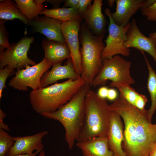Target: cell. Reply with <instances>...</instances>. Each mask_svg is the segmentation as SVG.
<instances>
[{
  "instance_id": "41",
  "label": "cell",
  "mask_w": 156,
  "mask_h": 156,
  "mask_svg": "<svg viewBox=\"0 0 156 156\" xmlns=\"http://www.w3.org/2000/svg\"><path fill=\"white\" fill-rule=\"evenodd\" d=\"M46 0H34V2L37 4H42L43 3L46 1Z\"/></svg>"
},
{
  "instance_id": "11",
  "label": "cell",
  "mask_w": 156,
  "mask_h": 156,
  "mask_svg": "<svg viewBox=\"0 0 156 156\" xmlns=\"http://www.w3.org/2000/svg\"><path fill=\"white\" fill-rule=\"evenodd\" d=\"M127 35L125 42L127 48H133L141 51H146L151 56L156 63V39L144 35L138 28L134 18L131 20Z\"/></svg>"
},
{
  "instance_id": "19",
  "label": "cell",
  "mask_w": 156,
  "mask_h": 156,
  "mask_svg": "<svg viewBox=\"0 0 156 156\" xmlns=\"http://www.w3.org/2000/svg\"><path fill=\"white\" fill-rule=\"evenodd\" d=\"M76 146L81 151L83 156H113L108 146L107 137H98L77 142Z\"/></svg>"
},
{
  "instance_id": "26",
  "label": "cell",
  "mask_w": 156,
  "mask_h": 156,
  "mask_svg": "<svg viewBox=\"0 0 156 156\" xmlns=\"http://www.w3.org/2000/svg\"><path fill=\"white\" fill-rule=\"evenodd\" d=\"M14 69L8 66H5L3 68L0 69V99L2 96L3 89L6 87L5 82L7 78L15 74Z\"/></svg>"
},
{
  "instance_id": "8",
  "label": "cell",
  "mask_w": 156,
  "mask_h": 156,
  "mask_svg": "<svg viewBox=\"0 0 156 156\" xmlns=\"http://www.w3.org/2000/svg\"><path fill=\"white\" fill-rule=\"evenodd\" d=\"M52 66L47 59H43L35 65H27L25 68L17 70L15 76L10 80L8 85L19 90L25 91L28 87L36 90L41 87L40 79L43 75Z\"/></svg>"
},
{
  "instance_id": "33",
  "label": "cell",
  "mask_w": 156,
  "mask_h": 156,
  "mask_svg": "<svg viewBox=\"0 0 156 156\" xmlns=\"http://www.w3.org/2000/svg\"><path fill=\"white\" fill-rule=\"evenodd\" d=\"M118 93L116 90L113 88L109 89L107 98L109 100L114 101L117 98Z\"/></svg>"
},
{
  "instance_id": "9",
  "label": "cell",
  "mask_w": 156,
  "mask_h": 156,
  "mask_svg": "<svg viewBox=\"0 0 156 156\" xmlns=\"http://www.w3.org/2000/svg\"><path fill=\"white\" fill-rule=\"evenodd\" d=\"M33 37H25L11 45V49L0 51V69L8 66L17 70L25 68L27 65H35V62L29 58L27 52L34 41Z\"/></svg>"
},
{
  "instance_id": "42",
  "label": "cell",
  "mask_w": 156,
  "mask_h": 156,
  "mask_svg": "<svg viewBox=\"0 0 156 156\" xmlns=\"http://www.w3.org/2000/svg\"><path fill=\"white\" fill-rule=\"evenodd\" d=\"M37 156H46L44 151L42 150L38 154Z\"/></svg>"
},
{
  "instance_id": "24",
  "label": "cell",
  "mask_w": 156,
  "mask_h": 156,
  "mask_svg": "<svg viewBox=\"0 0 156 156\" xmlns=\"http://www.w3.org/2000/svg\"><path fill=\"white\" fill-rule=\"evenodd\" d=\"M111 87L116 88L124 98L131 104L134 105L135 100L139 93L131 87L130 85L112 84H109Z\"/></svg>"
},
{
  "instance_id": "39",
  "label": "cell",
  "mask_w": 156,
  "mask_h": 156,
  "mask_svg": "<svg viewBox=\"0 0 156 156\" xmlns=\"http://www.w3.org/2000/svg\"><path fill=\"white\" fill-rule=\"evenodd\" d=\"M115 0H107L108 4L110 7H112L114 5V3L115 2Z\"/></svg>"
},
{
  "instance_id": "31",
  "label": "cell",
  "mask_w": 156,
  "mask_h": 156,
  "mask_svg": "<svg viewBox=\"0 0 156 156\" xmlns=\"http://www.w3.org/2000/svg\"><path fill=\"white\" fill-rule=\"evenodd\" d=\"M6 115L2 110L0 109V129H4L5 130L10 132V129L8 126L5 124L3 122V119Z\"/></svg>"
},
{
  "instance_id": "28",
  "label": "cell",
  "mask_w": 156,
  "mask_h": 156,
  "mask_svg": "<svg viewBox=\"0 0 156 156\" xmlns=\"http://www.w3.org/2000/svg\"><path fill=\"white\" fill-rule=\"evenodd\" d=\"M141 10L142 15L146 16L148 20L156 22V1L149 7Z\"/></svg>"
},
{
  "instance_id": "5",
  "label": "cell",
  "mask_w": 156,
  "mask_h": 156,
  "mask_svg": "<svg viewBox=\"0 0 156 156\" xmlns=\"http://www.w3.org/2000/svg\"><path fill=\"white\" fill-rule=\"evenodd\" d=\"M105 35L93 34L83 22L81 24L79 38L82 62L81 75L85 84L93 86L94 79L103 65L101 53L105 47L103 42Z\"/></svg>"
},
{
  "instance_id": "40",
  "label": "cell",
  "mask_w": 156,
  "mask_h": 156,
  "mask_svg": "<svg viewBox=\"0 0 156 156\" xmlns=\"http://www.w3.org/2000/svg\"><path fill=\"white\" fill-rule=\"evenodd\" d=\"M148 37L150 38L156 39V32L150 33Z\"/></svg>"
},
{
  "instance_id": "23",
  "label": "cell",
  "mask_w": 156,
  "mask_h": 156,
  "mask_svg": "<svg viewBox=\"0 0 156 156\" xmlns=\"http://www.w3.org/2000/svg\"><path fill=\"white\" fill-rule=\"evenodd\" d=\"M14 1L29 22L38 17V15L46 8L43 4L36 3L33 0H15Z\"/></svg>"
},
{
  "instance_id": "25",
  "label": "cell",
  "mask_w": 156,
  "mask_h": 156,
  "mask_svg": "<svg viewBox=\"0 0 156 156\" xmlns=\"http://www.w3.org/2000/svg\"><path fill=\"white\" fill-rule=\"evenodd\" d=\"M14 142L13 137L4 129H0V156H5Z\"/></svg>"
},
{
  "instance_id": "16",
  "label": "cell",
  "mask_w": 156,
  "mask_h": 156,
  "mask_svg": "<svg viewBox=\"0 0 156 156\" xmlns=\"http://www.w3.org/2000/svg\"><path fill=\"white\" fill-rule=\"evenodd\" d=\"M50 71L47 70L43 75L40 79L41 88L48 86L58 81L65 79L75 80L79 77L76 72L71 58L67 59L66 64L53 65Z\"/></svg>"
},
{
  "instance_id": "12",
  "label": "cell",
  "mask_w": 156,
  "mask_h": 156,
  "mask_svg": "<svg viewBox=\"0 0 156 156\" xmlns=\"http://www.w3.org/2000/svg\"><path fill=\"white\" fill-rule=\"evenodd\" d=\"M48 133L47 131L44 130L32 135L13 137L14 144L5 156L31 154L34 150L41 151L44 148L42 139Z\"/></svg>"
},
{
  "instance_id": "7",
  "label": "cell",
  "mask_w": 156,
  "mask_h": 156,
  "mask_svg": "<svg viewBox=\"0 0 156 156\" xmlns=\"http://www.w3.org/2000/svg\"><path fill=\"white\" fill-rule=\"evenodd\" d=\"M110 12L108 8L105 9V14L108 17L109 23L108 35L104 40L106 45L101 53L102 59H110L118 54L125 57L130 54V50L125 47V42L127 39V32L130 27V23L123 27L118 25L112 19Z\"/></svg>"
},
{
  "instance_id": "36",
  "label": "cell",
  "mask_w": 156,
  "mask_h": 156,
  "mask_svg": "<svg viewBox=\"0 0 156 156\" xmlns=\"http://www.w3.org/2000/svg\"><path fill=\"white\" fill-rule=\"evenodd\" d=\"M156 0H144L141 10L147 8L154 3Z\"/></svg>"
},
{
  "instance_id": "20",
  "label": "cell",
  "mask_w": 156,
  "mask_h": 156,
  "mask_svg": "<svg viewBox=\"0 0 156 156\" xmlns=\"http://www.w3.org/2000/svg\"><path fill=\"white\" fill-rule=\"evenodd\" d=\"M0 19L6 21L17 18L27 25H28L29 22L14 0H0Z\"/></svg>"
},
{
  "instance_id": "32",
  "label": "cell",
  "mask_w": 156,
  "mask_h": 156,
  "mask_svg": "<svg viewBox=\"0 0 156 156\" xmlns=\"http://www.w3.org/2000/svg\"><path fill=\"white\" fill-rule=\"evenodd\" d=\"M109 88L105 86H102L98 89L97 94L100 97L105 99L107 98Z\"/></svg>"
},
{
  "instance_id": "6",
  "label": "cell",
  "mask_w": 156,
  "mask_h": 156,
  "mask_svg": "<svg viewBox=\"0 0 156 156\" xmlns=\"http://www.w3.org/2000/svg\"><path fill=\"white\" fill-rule=\"evenodd\" d=\"M131 62L119 55L110 59H103V65L95 78L93 86L95 87L105 84L108 80L114 84L130 85L135 81L130 74Z\"/></svg>"
},
{
  "instance_id": "10",
  "label": "cell",
  "mask_w": 156,
  "mask_h": 156,
  "mask_svg": "<svg viewBox=\"0 0 156 156\" xmlns=\"http://www.w3.org/2000/svg\"><path fill=\"white\" fill-rule=\"evenodd\" d=\"M82 20V19H78L63 22L61 26L62 32L70 51L74 68L79 75L81 74L82 69L79 34Z\"/></svg>"
},
{
  "instance_id": "38",
  "label": "cell",
  "mask_w": 156,
  "mask_h": 156,
  "mask_svg": "<svg viewBox=\"0 0 156 156\" xmlns=\"http://www.w3.org/2000/svg\"><path fill=\"white\" fill-rule=\"evenodd\" d=\"M149 156H156V142L151 151Z\"/></svg>"
},
{
  "instance_id": "2",
  "label": "cell",
  "mask_w": 156,
  "mask_h": 156,
  "mask_svg": "<svg viewBox=\"0 0 156 156\" xmlns=\"http://www.w3.org/2000/svg\"><path fill=\"white\" fill-rule=\"evenodd\" d=\"M90 87L85 84L69 101L57 110L40 114L45 118L57 120L62 124L65 131V140L70 149L83 126L85 97Z\"/></svg>"
},
{
  "instance_id": "4",
  "label": "cell",
  "mask_w": 156,
  "mask_h": 156,
  "mask_svg": "<svg viewBox=\"0 0 156 156\" xmlns=\"http://www.w3.org/2000/svg\"><path fill=\"white\" fill-rule=\"evenodd\" d=\"M85 118L77 142L98 137H107L112 110L105 99L90 89L85 99Z\"/></svg>"
},
{
  "instance_id": "29",
  "label": "cell",
  "mask_w": 156,
  "mask_h": 156,
  "mask_svg": "<svg viewBox=\"0 0 156 156\" xmlns=\"http://www.w3.org/2000/svg\"><path fill=\"white\" fill-rule=\"evenodd\" d=\"M148 101L146 96L139 93L135 102L134 106L138 109L144 111L145 106Z\"/></svg>"
},
{
  "instance_id": "30",
  "label": "cell",
  "mask_w": 156,
  "mask_h": 156,
  "mask_svg": "<svg viewBox=\"0 0 156 156\" xmlns=\"http://www.w3.org/2000/svg\"><path fill=\"white\" fill-rule=\"evenodd\" d=\"M92 1L91 0H79L76 7L82 16L86 12Z\"/></svg>"
},
{
  "instance_id": "15",
  "label": "cell",
  "mask_w": 156,
  "mask_h": 156,
  "mask_svg": "<svg viewBox=\"0 0 156 156\" xmlns=\"http://www.w3.org/2000/svg\"><path fill=\"white\" fill-rule=\"evenodd\" d=\"M62 23L60 20L44 16H38L30 21L28 25L33 27L34 32L43 34L48 40L64 43L66 42L61 29Z\"/></svg>"
},
{
  "instance_id": "34",
  "label": "cell",
  "mask_w": 156,
  "mask_h": 156,
  "mask_svg": "<svg viewBox=\"0 0 156 156\" xmlns=\"http://www.w3.org/2000/svg\"><path fill=\"white\" fill-rule=\"evenodd\" d=\"M79 0H66L64 1L63 8H72L75 7L77 5Z\"/></svg>"
},
{
  "instance_id": "27",
  "label": "cell",
  "mask_w": 156,
  "mask_h": 156,
  "mask_svg": "<svg viewBox=\"0 0 156 156\" xmlns=\"http://www.w3.org/2000/svg\"><path fill=\"white\" fill-rule=\"evenodd\" d=\"M6 20H0V48L11 49L9 44L8 34L4 23Z\"/></svg>"
},
{
  "instance_id": "21",
  "label": "cell",
  "mask_w": 156,
  "mask_h": 156,
  "mask_svg": "<svg viewBox=\"0 0 156 156\" xmlns=\"http://www.w3.org/2000/svg\"><path fill=\"white\" fill-rule=\"evenodd\" d=\"M40 14L57 19L63 22L82 19L76 7L58 8L48 9L45 8Z\"/></svg>"
},
{
  "instance_id": "14",
  "label": "cell",
  "mask_w": 156,
  "mask_h": 156,
  "mask_svg": "<svg viewBox=\"0 0 156 156\" xmlns=\"http://www.w3.org/2000/svg\"><path fill=\"white\" fill-rule=\"evenodd\" d=\"M124 129V124L120 116L112 111L107 137L109 148L113 156H126L122 148Z\"/></svg>"
},
{
  "instance_id": "37",
  "label": "cell",
  "mask_w": 156,
  "mask_h": 156,
  "mask_svg": "<svg viewBox=\"0 0 156 156\" xmlns=\"http://www.w3.org/2000/svg\"><path fill=\"white\" fill-rule=\"evenodd\" d=\"M41 151L39 150L36 151L35 152L31 154L25 155H19L15 156H36L39 154Z\"/></svg>"
},
{
  "instance_id": "35",
  "label": "cell",
  "mask_w": 156,
  "mask_h": 156,
  "mask_svg": "<svg viewBox=\"0 0 156 156\" xmlns=\"http://www.w3.org/2000/svg\"><path fill=\"white\" fill-rule=\"evenodd\" d=\"M46 1L53 6V8H59V7L60 4L64 1L62 0H49Z\"/></svg>"
},
{
  "instance_id": "22",
  "label": "cell",
  "mask_w": 156,
  "mask_h": 156,
  "mask_svg": "<svg viewBox=\"0 0 156 156\" xmlns=\"http://www.w3.org/2000/svg\"><path fill=\"white\" fill-rule=\"evenodd\" d=\"M146 61L148 71L147 87L151 100V105L147 110L149 120L151 121L152 116L156 110V73L149 62L143 51H141Z\"/></svg>"
},
{
  "instance_id": "17",
  "label": "cell",
  "mask_w": 156,
  "mask_h": 156,
  "mask_svg": "<svg viewBox=\"0 0 156 156\" xmlns=\"http://www.w3.org/2000/svg\"><path fill=\"white\" fill-rule=\"evenodd\" d=\"M143 1L144 0H116V11L110 12L113 21L119 26L126 25L132 16L141 10Z\"/></svg>"
},
{
  "instance_id": "43",
  "label": "cell",
  "mask_w": 156,
  "mask_h": 156,
  "mask_svg": "<svg viewBox=\"0 0 156 156\" xmlns=\"http://www.w3.org/2000/svg\"></svg>"
},
{
  "instance_id": "18",
  "label": "cell",
  "mask_w": 156,
  "mask_h": 156,
  "mask_svg": "<svg viewBox=\"0 0 156 156\" xmlns=\"http://www.w3.org/2000/svg\"><path fill=\"white\" fill-rule=\"evenodd\" d=\"M42 46L44 51V58L52 65L61 64L65 59L71 58L70 51L66 42L62 43L44 38Z\"/></svg>"
},
{
  "instance_id": "3",
  "label": "cell",
  "mask_w": 156,
  "mask_h": 156,
  "mask_svg": "<svg viewBox=\"0 0 156 156\" xmlns=\"http://www.w3.org/2000/svg\"><path fill=\"white\" fill-rule=\"evenodd\" d=\"M84 84L80 75L75 80L68 79L32 90L29 95L31 104L33 109L40 114L55 112L69 101Z\"/></svg>"
},
{
  "instance_id": "1",
  "label": "cell",
  "mask_w": 156,
  "mask_h": 156,
  "mask_svg": "<svg viewBox=\"0 0 156 156\" xmlns=\"http://www.w3.org/2000/svg\"><path fill=\"white\" fill-rule=\"evenodd\" d=\"M109 106L123 121L122 148L126 156H149L156 142V123L149 120L147 110L138 109L120 94Z\"/></svg>"
},
{
  "instance_id": "13",
  "label": "cell",
  "mask_w": 156,
  "mask_h": 156,
  "mask_svg": "<svg viewBox=\"0 0 156 156\" xmlns=\"http://www.w3.org/2000/svg\"><path fill=\"white\" fill-rule=\"evenodd\" d=\"M102 0H94L82 16L83 22L94 35L100 36L107 32L106 26L108 21L102 12Z\"/></svg>"
}]
</instances>
